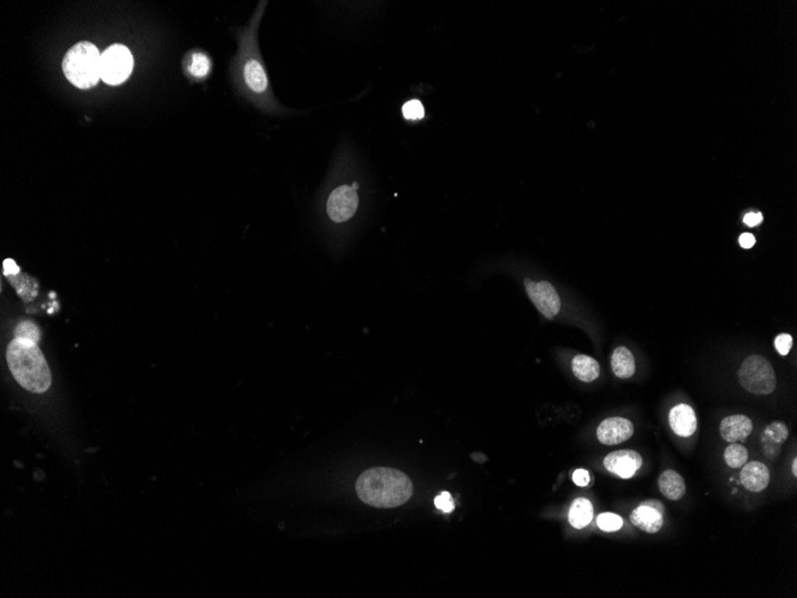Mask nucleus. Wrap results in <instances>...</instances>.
Returning a JSON list of instances; mask_svg holds the SVG:
<instances>
[{
    "label": "nucleus",
    "mask_w": 797,
    "mask_h": 598,
    "mask_svg": "<svg viewBox=\"0 0 797 598\" xmlns=\"http://www.w3.org/2000/svg\"><path fill=\"white\" fill-rule=\"evenodd\" d=\"M671 429L678 436L690 437L697 430V417L693 407L686 404H679L670 411Z\"/></svg>",
    "instance_id": "obj_10"
},
{
    "label": "nucleus",
    "mask_w": 797,
    "mask_h": 598,
    "mask_svg": "<svg viewBox=\"0 0 797 598\" xmlns=\"http://www.w3.org/2000/svg\"><path fill=\"white\" fill-rule=\"evenodd\" d=\"M573 482L578 486H587L589 484V473L585 470H577L574 472Z\"/></svg>",
    "instance_id": "obj_28"
},
{
    "label": "nucleus",
    "mask_w": 797,
    "mask_h": 598,
    "mask_svg": "<svg viewBox=\"0 0 797 598\" xmlns=\"http://www.w3.org/2000/svg\"><path fill=\"white\" fill-rule=\"evenodd\" d=\"M630 521L645 533H658L664 525V511L641 503L630 515Z\"/></svg>",
    "instance_id": "obj_12"
},
{
    "label": "nucleus",
    "mask_w": 797,
    "mask_h": 598,
    "mask_svg": "<svg viewBox=\"0 0 797 598\" xmlns=\"http://www.w3.org/2000/svg\"><path fill=\"white\" fill-rule=\"evenodd\" d=\"M738 375L743 390L755 395L771 394L777 385L774 367L760 355H752L745 359Z\"/></svg>",
    "instance_id": "obj_4"
},
{
    "label": "nucleus",
    "mask_w": 797,
    "mask_h": 598,
    "mask_svg": "<svg viewBox=\"0 0 797 598\" xmlns=\"http://www.w3.org/2000/svg\"><path fill=\"white\" fill-rule=\"evenodd\" d=\"M752 430H753V424L751 419L743 414L728 416L721 421V437L729 443L746 440L751 435Z\"/></svg>",
    "instance_id": "obj_11"
},
{
    "label": "nucleus",
    "mask_w": 797,
    "mask_h": 598,
    "mask_svg": "<svg viewBox=\"0 0 797 598\" xmlns=\"http://www.w3.org/2000/svg\"><path fill=\"white\" fill-rule=\"evenodd\" d=\"M604 466L610 473L622 479H629L642 466V458L635 450H618L605 458Z\"/></svg>",
    "instance_id": "obj_9"
},
{
    "label": "nucleus",
    "mask_w": 797,
    "mask_h": 598,
    "mask_svg": "<svg viewBox=\"0 0 797 598\" xmlns=\"http://www.w3.org/2000/svg\"><path fill=\"white\" fill-rule=\"evenodd\" d=\"M41 332L32 321H22L16 328V338L18 340H29L32 343H39Z\"/></svg>",
    "instance_id": "obj_22"
},
{
    "label": "nucleus",
    "mask_w": 797,
    "mask_h": 598,
    "mask_svg": "<svg viewBox=\"0 0 797 598\" xmlns=\"http://www.w3.org/2000/svg\"><path fill=\"white\" fill-rule=\"evenodd\" d=\"M762 213H748V214L745 215V217H743V222L748 225V226H750V227H755V226H758L759 224H762Z\"/></svg>",
    "instance_id": "obj_29"
},
{
    "label": "nucleus",
    "mask_w": 797,
    "mask_h": 598,
    "mask_svg": "<svg viewBox=\"0 0 797 598\" xmlns=\"http://www.w3.org/2000/svg\"><path fill=\"white\" fill-rule=\"evenodd\" d=\"M611 368L617 378H629L635 374V357L628 347H618L613 350Z\"/></svg>",
    "instance_id": "obj_15"
},
{
    "label": "nucleus",
    "mask_w": 797,
    "mask_h": 598,
    "mask_svg": "<svg viewBox=\"0 0 797 598\" xmlns=\"http://www.w3.org/2000/svg\"><path fill=\"white\" fill-rule=\"evenodd\" d=\"M597 525L603 532H617L622 528L623 520L615 513H605L599 515L597 518Z\"/></svg>",
    "instance_id": "obj_24"
},
{
    "label": "nucleus",
    "mask_w": 797,
    "mask_h": 598,
    "mask_svg": "<svg viewBox=\"0 0 797 598\" xmlns=\"http://www.w3.org/2000/svg\"><path fill=\"white\" fill-rule=\"evenodd\" d=\"M4 273L6 276H16L20 274V268L12 259H6L4 262Z\"/></svg>",
    "instance_id": "obj_30"
},
{
    "label": "nucleus",
    "mask_w": 797,
    "mask_h": 598,
    "mask_svg": "<svg viewBox=\"0 0 797 598\" xmlns=\"http://www.w3.org/2000/svg\"><path fill=\"white\" fill-rule=\"evenodd\" d=\"M739 243L743 249H751L755 244V238L751 233H743L739 238Z\"/></svg>",
    "instance_id": "obj_31"
},
{
    "label": "nucleus",
    "mask_w": 797,
    "mask_h": 598,
    "mask_svg": "<svg viewBox=\"0 0 797 598\" xmlns=\"http://www.w3.org/2000/svg\"><path fill=\"white\" fill-rule=\"evenodd\" d=\"M8 368L20 386L32 393H44L52 385V374L37 344L15 338L6 352Z\"/></svg>",
    "instance_id": "obj_2"
},
{
    "label": "nucleus",
    "mask_w": 797,
    "mask_h": 598,
    "mask_svg": "<svg viewBox=\"0 0 797 598\" xmlns=\"http://www.w3.org/2000/svg\"><path fill=\"white\" fill-rule=\"evenodd\" d=\"M357 191L350 186H338L328 197V214L335 222H345L354 217L359 208Z\"/></svg>",
    "instance_id": "obj_7"
},
{
    "label": "nucleus",
    "mask_w": 797,
    "mask_h": 598,
    "mask_svg": "<svg viewBox=\"0 0 797 598\" xmlns=\"http://www.w3.org/2000/svg\"><path fill=\"white\" fill-rule=\"evenodd\" d=\"M774 347H776V350L779 355H788L791 350V347H793V337L788 333L778 335L774 340Z\"/></svg>",
    "instance_id": "obj_26"
},
{
    "label": "nucleus",
    "mask_w": 797,
    "mask_h": 598,
    "mask_svg": "<svg viewBox=\"0 0 797 598\" xmlns=\"http://www.w3.org/2000/svg\"><path fill=\"white\" fill-rule=\"evenodd\" d=\"M62 70L71 84L79 89H90L102 79V54L93 43H77L65 55Z\"/></svg>",
    "instance_id": "obj_3"
},
{
    "label": "nucleus",
    "mask_w": 797,
    "mask_h": 598,
    "mask_svg": "<svg viewBox=\"0 0 797 598\" xmlns=\"http://www.w3.org/2000/svg\"><path fill=\"white\" fill-rule=\"evenodd\" d=\"M524 285L529 299L539 312L547 319H554L561 309V299L554 286L547 281L534 282L529 278H525Z\"/></svg>",
    "instance_id": "obj_6"
},
{
    "label": "nucleus",
    "mask_w": 797,
    "mask_h": 598,
    "mask_svg": "<svg viewBox=\"0 0 797 598\" xmlns=\"http://www.w3.org/2000/svg\"><path fill=\"white\" fill-rule=\"evenodd\" d=\"M634 433V425L627 418L611 417L601 421L597 429V438L605 445H616L628 441Z\"/></svg>",
    "instance_id": "obj_8"
},
{
    "label": "nucleus",
    "mask_w": 797,
    "mask_h": 598,
    "mask_svg": "<svg viewBox=\"0 0 797 598\" xmlns=\"http://www.w3.org/2000/svg\"><path fill=\"white\" fill-rule=\"evenodd\" d=\"M740 480L743 486L751 492H762L770 484V471L764 463L759 461L745 463L740 473Z\"/></svg>",
    "instance_id": "obj_13"
},
{
    "label": "nucleus",
    "mask_w": 797,
    "mask_h": 598,
    "mask_svg": "<svg viewBox=\"0 0 797 598\" xmlns=\"http://www.w3.org/2000/svg\"><path fill=\"white\" fill-rule=\"evenodd\" d=\"M789 437V430L782 421H774L772 424L767 425L762 433V443L764 447L767 445H782Z\"/></svg>",
    "instance_id": "obj_19"
},
{
    "label": "nucleus",
    "mask_w": 797,
    "mask_h": 598,
    "mask_svg": "<svg viewBox=\"0 0 797 598\" xmlns=\"http://www.w3.org/2000/svg\"><path fill=\"white\" fill-rule=\"evenodd\" d=\"M244 77H245L247 86L253 92H265L266 89H268V76H266L264 67L258 60L251 59L245 64Z\"/></svg>",
    "instance_id": "obj_16"
},
{
    "label": "nucleus",
    "mask_w": 797,
    "mask_h": 598,
    "mask_svg": "<svg viewBox=\"0 0 797 598\" xmlns=\"http://www.w3.org/2000/svg\"><path fill=\"white\" fill-rule=\"evenodd\" d=\"M724 461L731 468H741L748 462V450L743 444L732 443L724 450Z\"/></svg>",
    "instance_id": "obj_20"
},
{
    "label": "nucleus",
    "mask_w": 797,
    "mask_h": 598,
    "mask_svg": "<svg viewBox=\"0 0 797 598\" xmlns=\"http://www.w3.org/2000/svg\"><path fill=\"white\" fill-rule=\"evenodd\" d=\"M210 71V60L203 53H193L190 61L189 72L195 78H205Z\"/></svg>",
    "instance_id": "obj_21"
},
{
    "label": "nucleus",
    "mask_w": 797,
    "mask_h": 598,
    "mask_svg": "<svg viewBox=\"0 0 797 598\" xmlns=\"http://www.w3.org/2000/svg\"><path fill=\"white\" fill-rule=\"evenodd\" d=\"M592 518L593 506L589 499L579 498L577 501H574L568 515L570 523L574 528H585L586 525H589V522L592 521Z\"/></svg>",
    "instance_id": "obj_18"
},
{
    "label": "nucleus",
    "mask_w": 797,
    "mask_h": 598,
    "mask_svg": "<svg viewBox=\"0 0 797 598\" xmlns=\"http://www.w3.org/2000/svg\"><path fill=\"white\" fill-rule=\"evenodd\" d=\"M356 492L368 506L392 509L409 502L413 484L407 475L394 468H371L359 475Z\"/></svg>",
    "instance_id": "obj_1"
},
{
    "label": "nucleus",
    "mask_w": 797,
    "mask_h": 598,
    "mask_svg": "<svg viewBox=\"0 0 797 598\" xmlns=\"http://www.w3.org/2000/svg\"><path fill=\"white\" fill-rule=\"evenodd\" d=\"M659 489L664 497L670 501H679L685 496L686 485L682 475L673 470H667L659 477Z\"/></svg>",
    "instance_id": "obj_14"
},
{
    "label": "nucleus",
    "mask_w": 797,
    "mask_h": 598,
    "mask_svg": "<svg viewBox=\"0 0 797 598\" xmlns=\"http://www.w3.org/2000/svg\"><path fill=\"white\" fill-rule=\"evenodd\" d=\"M134 67L131 52L124 44H112L102 54V80L108 85H120L127 80Z\"/></svg>",
    "instance_id": "obj_5"
},
{
    "label": "nucleus",
    "mask_w": 797,
    "mask_h": 598,
    "mask_svg": "<svg viewBox=\"0 0 797 598\" xmlns=\"http://www.w3.org/2000/svg\"><path fill=\"white\" fill-rule=\"evenodd\" d=\"M791 471H793V474L795 475V477H796V475H797V459H793V463H791Z\"/></svg>",
    "instance_id": "obj_32"
},
{
    "label": "nucleus",
    "mask_w": 797,
    "mask_h": 598,
    "mask_svg": "<svg viewBox=\"0 0 797 598\" xmlns=\"http://www.w3.org/2000/svg\"><path fill=\"white\" fill-rule=\"evenodd\" d=\"M8 278L16 280V281L10 282H11L13 287H15L17 293L20 294V297L25 299V300H27V299L28 300H31L32 297L37 295V285L34 282V280L25 282L24 280L27 278V276H23V280H20V278H17V275H16V276H8Z\"/></svg>",
    "instance_id": "obj_23"
},
{
    "label": "nucleus",
    "mask_w": 797,
    "mask_h": 598,
    "mask_svg": "<svg viewBox=\"0 0 797 598\" xmlns=\"http://www.w3.org/2000/svg\"><path fill=\"white\" fill-rule=\"evenodd\" d=\"M402 114L407 120H421L425 115V110L418 100H412L402 107Z\"/></svg>",
    "instance_id": "obj_25"
},
{
    "label": "nucleus",
    "mask_w": 797,
    "mask_h": 598,
    "mask_svg": "<svg viewBox=\"0 0 797 598\" xmlns=\"http://www.w3.org/2000/svg\"><path fill=\"white\" fill-rule=\"evenodd\" d=\"M572 371L580 381L592 382L599 376L601 366L591 356L578 355L572 361Z\"/></svg>",
    "instance_id": "obj_17"
},
{
    "label": "nucleus",
    "mask_w": 797,
    "mask_h": 598,
    "mask_svg": "<svg viewBox=\"0 0 797 598\" xmlns=\"http://www.w3.org/2000/svg\"><path fill=\"white\" fill-rule=\"evenodd\" d=\"M435 506L437 509L442 510L443 513H449L455 509L454 499L449 492L444 491L439 494L438 497H436Z\"/></svg>",
    "instance_id": "obj_27"
}]
</instances>
